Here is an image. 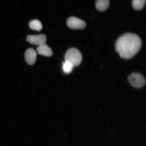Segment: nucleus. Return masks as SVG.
Here are the masks:
<instances>
[{
  "label": "nucleus",
  "instance_id": "1",
  "mask_svg": "<svg viewBox=\"0 0 146 146\" xmlns=\"http://www.w3.org/2000/svg\"><path fill=\"white\" fill-rule=\"evenodd\" d=\"M141 45L142 41L139 36L136 34L128 33L118 38L115 48L120 57L128 59L137 53Z\"/></svg>",
  "mask_w": 146,
  "mask_h": 146
},
{
  "label": "nucleus",
  "instance_id": "2",
  "mask_svg": "<svg viewBox=\"0 0 146 146\" xmlns=\"http://www.w3.org/2000/svg\"><path fill=\"white\" fill-rule=\"evenodd\" d=\"M65 61L68 62L73 67H76L81 63L82 57L81 53L75 48L69 49L66 53L65 56Z\"/></svg>",
  "mask_w": 146,
  "mask_h": 146
},
{
  "label": "nucleus",
  "instance_id": "3",
  "mask_svg": "<svg viewBox=\"0 0 146 146\" xmlns=\"http://www.w3.org/2000/svg\"><path fill=\"white\" fill-rule=\"evenodd\" d=\"M129 83L132 86L136 88H140L144 86L145 80L143 76L139 73H133L128 77Z\"/></svg>",
  "mask_w": 146,
  "mask_h": 146
},
{
  "label": "nucleus",
  "instance_id": "4",
  "mask_svg": "<svg viewBox=\"0 0 146 146\" xmlns=\"http://www.w3.org/2000/svg\"><path fill=\"white\" fill-rule=\"evenodd\" d=\"M67 25L72 29L82 30L86 27V23L82 20L74 17H71L67 19Z\"/></svg>",
  "mask_w": 146,
  "mask_h": 146
},
{
  "label": "nucleus",
  "instance_id": "5",
  "mask_svg": "<svg viewBox=\"0 0 146 146\" xmlns=\"http://www.w3.org/2000/svg\"><path fill=\"white\" fill-rule=\"evenodd\" d=\"M46 37L44 34L38 35H29L27 38V41L32 45H38V46L44 44L46 42Z\"/></svg>",
  "mask_w": 146,
  "mask_h": 146
},
{
  "label": "nucleus",
  "instance_id": "6",
  "mask_svg": "<svg viewBox=\"0 0 146 146\" xmlns=\"http://www.w3.org/2000/svg\"><path fill=\"white\" fill-rule=\"evenodd\" d=\"M37 53L33 48L27 49L25 52V61L29 65H33L35 63Z\"/></svg>",
  "mask_w": 146,
  "mask_h": 146
},
{
  "label": "nucleus",
  "instance_id": "7",
  "mask_svg": "<svg viewBox=\"0 0 146 146\" xmlns=\"http://www.w3.org/2000/svg\"><path fill=\"white\" fill-rule=\"evenodd\" d=\"M36 50L39 54L47 57L52 56L53 54L52 49L45 43L37 47Z\"/></svg>",
  "mask_w": 146,
  "mask_h": 146
},
{
  "label": "nucleus",
  "instance_id": "8",
  "mask_svg": "<svg viewBox=\"0 0 146 146\" xmlns=\"http://www.w3.org/2000/svg\"><path fill=\"white\" fill-rule=\"evenodd\" d=\"M110 0H96V7L97 10L100 12H104L108 8Z\"/></svg>",
  "mask_w": 146,
  "mask_h": 146
},
{
  "label": "nucleus",
  "instance_id": "9",
  "mask_svg": "<svg viewBox=\"0 0 146 146\" xmlns=\"http://www.w3.org/2000/svg\"><path fill=\"white\" fill-rule=\"evenodd\" d=\"M29 27L31 29L37 31H40L42 29V25L41 22L38 20L31 21L29 23Z\"/></svg>",
  "mask_w": 146,
  "mask_h": 146
},
{
  "label": "nucleus",
  "instance_id": "10",
  "mask_svg": "<svg viewBox=\"0 0 146 146\" xmlns=\"http://www.w3.org/2000/svg\"><path fill=\"white\" fill-rule=\"evenodd\" d=\"M145 3L146 0H133L132 5L135 10H140L143 8Z\"/></svg>",
  "mask_w": 146,
  "mask_h": 146
},
{
  "label": "nucleus",
  "instance_id": "11",
  "mask_svg": "<svg viewBox=\"0 0 146 146\" xmlns=\"http://www.w3.org/2000/svg\"><path fill=\"white\" fill-rule=\"evenodd\" d=\"M74 67L72 64L68 62L65 61L63 63V69L65 74H70L72 72Z\"/></svg>",
  "mask_w": 146,
  "mask_h": 146
}]
</instances>
